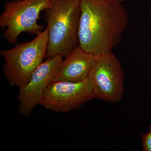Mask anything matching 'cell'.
Instances as JSON below:
<instances>
[{
	"mask_svg": "<svg viewBox=\"0 0 151 151\" xmlns=\"http://www.w3.org/2000/svg\"><path fill=\"white\" fill-rule=\"evenodd\" d=\"M78 45L94 55L111 52L122 40L129 22L118 0H80Z\"/></svg>",
	"mask_w": 151,
	"mask_h": 151,
	"instance_id": "obj_1",
	"label": "cell"
},
{
	"mask_svg": "<svg viewBox=\"0 0 151 151\" xmlns=\"http://www.w3.org/2000/svg\"><path fill=\"white\" fill-rule=\"evenodd\" d=\"M44 12L48 35L45 58L65 57L78 45L80 0H50Z\"/></svg>",
	"mask_w": 151,
	"mask_h": 151,
	"instance_id": "obj_2",
	"label": "cell"
},
{
	"mask_svg": "<svg viewBox=\"0 0 151 151\" xmlns=\"http://www.w3.org/2000/svg\"><path fill=\"white\" fill-rule=\"evenodd\" d=\"M48 42L46 27L32 40L1 50L0 54L4 60L3 72L11 86L21 88L29 81L34 70L46 57Z\"/></svg>",
	"mask_w": 151,
	"mask_h": 151,
	"instance_id": "obj_3",
	"label": "cell"
},
{
	"mask_svg": "<svg viewBox=\"0 0 151 151\" xmlns=\"http://www.w3.org/2000/svg\"><path fill=\"white\" fill-rule=\"evenodd\" d=\"M50 0H13L6 2L0 16L3 36L10 44H16L21 33L37 35L44 26L38 24L42 11L50 5Z\"/></svg>",
	"mask_w": 151,
	"mask_h": 151,
	"instance_id": "obj_4",
	"label": "cell"
},
{
	"mask_svg": "<svg viewBox=\"0 0 151 151\" xmlns=\"http://www.w3.org/2000/svg\"><path fill=\"white\" fill-rule=\"evenodd\" d=\"M124 77L121 63L111 52L94 56L88 78L95 98L114 103L123 98Z\"/></svg>",
	"mask_w": 151,
	"mask_h": 151,
	"instance_id": "obj_5",
	"label": "cell"
},
{
	"mask_svg": "<svg viewBox=\"0 0 151 151\" xmlns=\"http://www.w3.org/2000/svg\"><path fill=\"white\" fill-rule=\"evenodd\" d=\"M94 98L88 77L78 82L53 81L44 93L40 105L56 113H66Z\"/></svg>",
	"mask_w": 151,
	"mask_h": 151,
	"instance_id": "obj_6",
	"label": "cell"
},
{
	"mask_svg": "<svg viewBox=\"0 0 151 151\" xmlns=\"http://www.w3.org/2000/svg\"><path fill=\"white\" fill-rule=\"evenodd\" d=\"M63 57L57 55L46 59L34 70L27 83L19 88L17 100L21 114L29 116L36 106L40 105L44 93L59 71Z\"/></svg>",
	"mask_w": 151,
	"mask_h": 151,
	"instance_id": "obj_7",
	"label": "cell"
},
{
	"mask_svg": "<svg viewBox=\"0 0 151 151\" xmlns=\"http://www.w3.org/2000/svg\"><path fill=\"white\" fill-rule=\"evenodd\" d=\"M94 55L76 47L63 59L54 81L78 82L88 77L94 59Z\"/></svg>",
	"mask_w": 151,
	"mask_h": 151,
	"instance_id": "obj_8",
	"label": "cell"
},
{
	"mask_svg": "<svg viewBox=\"0 0 151 151\" xmlns=\"http://www.w3.org/2000/svg\"><path fill=\"white\" fill-rule=\"evenodd\" d=\"M143 151H151V134L149 132L141 136Z\"/></svg>",
	"mask_w": 151,
	"mask_h": 151,
	"instance_id": "obj_9",
	"label": "cell"
},
{
	"mask_svg": "<svg viewBox=\"0 0 151 151\" xmlns=\"http://www.w3.org/2000/svg\"><path fill=\"white\" fill-rule=\"evenodd\" d=\"M118 1H119L122 2L123 1H124V0H118ZM138 1H142V0H137Z\"/></svg>",
	"mask_w": 151,
	"mask_h": 151,
	"instance_id": "obj_10",
	"label": "cell"
},
{
	"mask_svg": "<svg viewBox=\"0 0 151 151\" xmlns=\"http://www.w3.org/2000/svg\"><path fill=\"white\" fill-rule=\"evenodd\" d=\"M149 129H150V134H151V126H150V127H149Z\"/></svg>",
	"mask_w": 151,
	"mask_h": 151,
	"instance_id": "obj_11",
	"label": "cell"
}]
</instances>
